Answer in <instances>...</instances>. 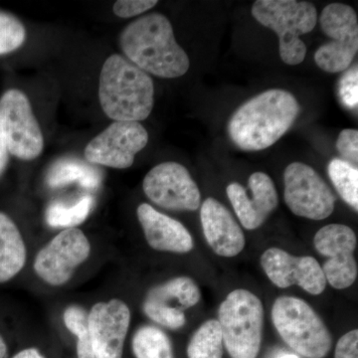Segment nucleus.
<instances>
[{
  "label": "nucleus",
  "mask_w": 358,
  "mask_h": 358,
  "mask_svg": "<svg viewBox=\"0 0 358 358\" xmlns=\"http://www.w3.org/2000/svg\"><path fill=\"white\" fill-rule=\"evenodd\" d=\"M9 152L7 150L6 141L2 136L1 129H0V176L6 171L7 164H8Z\"/></svg>",
  "instance_id": "473e14b6"
},
{
  "label": "nucleus",
  "mask_w": 358,
  "mask_h": 358,
  "mask_svg": "<svg viewBox=\"0 0 358 358\" xmlns=\"http://www.w3.org/2000/svg\"><path fill=\"white\" fill-rule=\"evenodd\" d=\"M143 310L148 319L166 329L176 331L185 326L186 317L182 310L169 308L157 301L150 300L143 301Z\"/></svg>",
  "instance_id": "cd10ccee"
},
{
  "label": "nucleus",
  "mask_w": 358,
  "mask_h": 358,
  "mask_svg": "<svg viewBox=\"0 0 358 358\" xmlns=\"http://www.w3.org/2000/svg\"><path fill=\"white\" fill-rule=\"evenodd\" d=\"M277 358H300L298 355H294V353H282V355H279Z\"/></svg>",
  "instance_id": "c9c22d12"
},
{
  "label": "nucleus",
  "mask_w": 358,
  "mask_h": 358,
  "mask_svg": "<svg viewBox=\"0 0 358 358\" xmlns=\"http://www.w3.org/2000/svg\"><path fill=\"white\" fill-rule=\"evenodd\" d=\"M136 216L150 248L176 254L189 253L194 248V241L187 228L152 205L141 203L136 209Z\"/></svg>",
  "instance_id": "a211bd4d"
},
{
  "label": "nucleus",
  "mask_w": 358,
  "mask_h": 358,
  "mask_svg": "<svg viewBox=\"0 0 358 358\" xmlns=\"http://www.w3.org/2000/svg\"><path fill=\"white\" fill-rule=\"evenodd\" d=\"M131 320L129 306L120 299L99 301L91 308L89 331L96 358H122Z\"/></svg>",
  "instance_id": "2eb2a0df"
},
{
  "label": "nucleus",
  "mask_w": 358,
  "mask_h": 358,
  "mask_svg": "<svg viewBox=\"0 0 358 358\" xmlns=\"http://www.w3.org/2000/svg\"><path fill=\"white\" fill-rule=\"evenodd\" d=\"M99 99L103 113L114 122L145 121L154 109V81L128 59L114 54L101 71Z\"/></svg>",
  "instance_id": "7ed1b4c3"
},
{
  "label": "nucleus",
  "mask_w": 358,
  "mask_h": 358,
  "mask_svg": "<svg viewBox=\"0 0 358 358\" xmlns=\"http://www.w3.org/2000/svg\"><path fill=\"white\" fill-rule=\"evenodd\" d=\"M200 220L205 239L214 253L232 258L243 251L246 245L243 230L231 212L218 200L212 197L204 200Z\"/></svg>",
  "instance_id": "f3484780"
},
{
  "label": "nucleus",
  "mask_w": 358,
  "mask_h": 358,
  "mask_svg": "<svg viewBox=\"0 0 358 358\" xmlns=\"http://www.w3.org/2000/svg\"><path fill=\"white\" fill-rule=\"evenodd\" d=\"M320 23L322 32L331 40L315 52V64L327 73L348 70L358 51L357 13L346 4H329L320 14Z\"/></svg>",
  "instance_id": "0eeeda50"
},
{
  "label": "nucleus",
  "mask_w": 358,
  "mask_h": 358,
  "mask_svg": "<svg viewBox=\"0 0 358 358\" xmlns=\"http://www.w3.org/2000/svg\"><path fill=\"white\" fill-rule=\"evenodd\" d=\"M300 110L291 92L268 90L238 108L228 124V134L245 152L266 150L292 128Z\"/></svg>",
  "instance_id": "f257e3e1"
},
{
  "label": "nucleus",
  "mask_w": 358,
  "mask_h": 358,
  "mask_svg": "<svg viewBox=\"0 0 358 358\" xmlns=\"http://www.w3.org/2000/svg\"><path fill=\"white\" fill-rule=\"evenodd\" d=\"M334 358H358V331L352 329L338 339Z\"/></svg>",
  "instance_id": "2f4dec72"
},
{
  "label": "nucleus",
  "mask_w": 358,
  "mask_h": 358,
  "mask_svg": "<svg viewBox=\"0 0 358 358\" xmlns=\"http://www.w3.org/2000/svg\"><path fill=\"white\" fill-rule=\"evenodd\" d=\"M339 98L348 109H355L358 103L357 65L346 71L339 80Z\"/></svg>",
  "instance_id": "c85d7f7f"
},
{
  "label": "nucleus",
  "mask_w": 358,
  "mask_h": 358,
  "mask_svg": "<svg viewBox=\"0 0 358 358\" xmlns=\"http://www.w3.org/2000/svg\"><path fill=\"white\" fill-rule=\"evenodd\" d=\"M329 178L343 201L358 211V169L341 159H334L327 167Z\"/></svg>",
  "instance_id": "393cba45"
},
{
  "label": "nucleus",
  "mask_w": 358,
  "mask_h": 358,
  "mask_svg": "<svg viewBox=\"0 0 358 358\" xmlns=\"http://www.w3.org/2000/svg\"><path fill=\"white\" fill-rule=\"evenodd\" d=\"M284 199L294 215L324 220L333 214L336 196L312 166L303 162L289 164L284 173Z\"/></svg>",
  "instance_id": "9d476101"
},
{
  "label": "nucleus",
  "mask_w": 358,
  "mask_h": 358,
  "mask_svg": "<svg viewBox=\"0 0 358 358\" xmlns=\"http://www.w3.org/2000/svg\"><path fill=\"white\" fill-rule=\"evenodd\" d=\"M13 358H45V357L37 348H30L16 353Z\"/></svg>",
  "instance_id": "72a5a7b5"
},
{
  "label": "nucleus",
  "mask_w": 358,
  "mask_h": 358,
  "mask_svg": "<svg viewBox=\"0 0 358 358\" xmlns=\"http://www.w3.org/2000/svg\"><path fill=\"white\" fill-rule=\"evenodd\" d=\"M218 322L231 358H257L262 343L264 307L255 294L234 289L222 301Z\"/></svg>",
  "instance_id": "423d86ee"
},
{
  "label": "nucleus",
  "mask_w": 358,
  "mask_h": 358,
  "mask_svg": "<svg viewBox=\"0 0 358 358\" xmlns=\"http://www.w3.org/2000/svg\"><path fill=\"white\" fill-rule=\"evenodd\" d=\"M93 205V197L90 195L82 197L71 206L55 202L49 205L45 218L47 224L53 228H77L88 218Z\"/></svg>",
  "instance_id": "b1692460"
},
{
  "label": "nucleus",
  "mask_w": 358,
  "mask_h": 358,
  "mask_svg": "<svg viewBox=\"0 0 358 358\" xmlns=\"http://www.w3.org/2000/svg\"><path fill=\"white\" fill-rule=\"evenodd\" d=\"M313 246L329 260L322 266L327 284L345 289L357 281L358 267L355 258L357 246L355 231L343 224H329L317 231Z\"/></svg>",
  "instance_id": "ddd939ff"
},
{
  "label": "nucleus",
  "mask_w": 358,
  "mask_h": 358,
  "mask_svg": "<svg viewBox=\"0 0 358 358\" xmlns=\"http://www.w3.org/2000/svg\"><path fill=\"white\" fill-rule=\"evenodd\" d=\"M120 44L129 62L147 74L173 79L189 69V58L164 14L150 13L129 23L121 33Z\"/></svg>",
  "instance_id": "f03ea898"
},
{
  "label": "nucleus",
  "mask_w": 358,
  "mask_h": 358,
  "mask_svg": "<svg viewBox=\"0 0 358 358\" xmlns=\"http://www.w3.org/2000/svg\"><path fill=\"white\" fill-rule=\"evenodd\" d=\"M157 0H119L115 1L113 10L117 17L131 18L154 8Z\"/></svg>",
  "instance_id": "7c9ffc66"
},
{
  "label": "nucleus",
  "mask_w": 358,
  "mask_h": 358,
  "mask_svg": "<svg viewBox=\"0 0 358 358\" xmlns=\"http://www.w3.org/2000/svg\"><path fill=\"white\" fill-rule=\"evenodd\" d=\"M148 143V131L140 122H114L90 141L84 155L91 164L129 169Z\"/></svg>",
  "instance_id": "f8f14e48"
},
{
  "label": "nucleus",
  "mask_w": 358,
  "mask_h": 358,
  "mask_svg": "<svg viewBox=\"0 0 358 358\" xmlns=\"http://www.w3.org/2000/svg\"><path fill=\"white\" fill-rule=\"evenodd\" d=\"M336 148L339 154L348 164L357 167L358 164V131L357 129H346L339 134L336 141Z\"/></svg>",
  "instance_id": "c756f323"
},
{
  "label": "nucleus",
  "mask_w": 358,
  "mask_h": 358,
  "mask_svg": "<svg viewBox=\"0 0 358 358\" xmlns=\"http://www.w3.org/2000/svg\"><path fill=\"white\" fill-rule=\"evenodd\" d=\"M46 179L52 188L77 182L88 189H96L102 183L103 176L100 169L83 160L63 159L51 166Z\"/></svg>",
  "instance_id": "412c9836"
},
{
  "label": "nucleus",
  "mask_w": 358,
  "mask_h": 358,
  "mask_svg": "<svg viewBox=\"0 0 358 358\" xmlns=\"http://www.w3.org/2000/svg\"><path fill=\"white\" fill-rule=\"evenodd\" d=\"M26 40L24 25L13 14L0 10V56L17 50Z\"/></svg>",
  "instance_id": "bb28decb"
},
{
  "label": "nucleus",
  "mask_w": 358,
  "mask_h": 358,
  "mask_svg": "<svg viewBox=\"0 0 358 358\" xmlns=\"http://www.w3.org/2000/svg\"><path fill=\"white\" fill-rule=\"evenodd\" d=\"M268 280L280 289L298 286L307 293L319 296L327 288L322 266L310 256H294L285 250H266L260 259Z\"/></svg>",
  "instance_id": "4468645a"
},
{
  "label": "nucleus",
  "mask_w": 358,
  "mask_h": 358,
  "mask_svg": "<svg viewBox=\"0 0 358 358\" xmlns=\"http://www.w3.org/2000/svg\"><path fill=\"white\" fill-rule=\"evenodd\" d=\"M92 247L79 228L63 229L40 249L33 268L40 280L52 287L64 286L75 271L88 260Z\"/></svg>",
  "instance_id": "1a4fd4ad"
},
{
  "label": "nucleus",
  "mask_w": 358,
  "mask_h": 358,
  "mask_svg": "<svg viewBox=\"0 0 358 358\" xmlns=\"http://www.w3.org/2000/svg\"><path fill=\"white\" fill-rule=\"evenodd\" d=\"M223 339L217 320L203 322L187 345L188 358H222Z\"/></svg>",
  "instance_id": "5701e85b"
},
{
  "label": "nucleus",
  "mask_w": 358,
  "mask_h": 358,
  "mask_svg": "<svg viewBox=\"0 0 358 358\" xmlns=\"http://www.w3.org/2000/svg\"><path fill=\"white\" fill-rule=\"evenodd\" d=\"M27 248L20 228L0 212V284L13 280L24 268Z\"/></svg>",
  "instance_id": "6ab92c4d"
},
{
  "label": "nucleus",
  "mask_w": 358,
  "mask_h": 358,
  "mask_svg": "<svg viewBox=\"0 0 358 358\" xmlns=\"http://www.w3.org/2000/svg\"><path fill=\"white\" fill-rule=\"evenodd\" d=\"M252 15L279 36L282 62L294 66L305 60L307 46L300 36L313 31L317 25V13L313 3L296 0H258L252 6Z\"/></svg>",
  "instance_id": "20e7f679"
},
{
  "label": "nucleus",
  "mask_w": 358,
  "mask_h": 358,
  "mask_svg": "<svg viewBox=\"0 0 358 358\" xmlns=\"http://www.w3.org/2000/svg\"><path fill=\"white\" fill-rule=\"evenodd\" d=\"M131 348L136 358H173L171 338L155 326L141 327L134 334Z\"/></svg>",
  "instance_id": "4be33fe9"
},
{
  "label": "nucleus",
  "mask_w": 358,
  "mask_h": 358,
  "mask_svg": "<svg viewBox=\"0 0 358 358\" xmlns=\"http://www.w3.org/2000/svg\"><path fill=\"white\" fill-rule=\"evenodd\" d=\"M143 189L148 199L167 210L195 211L201 193L189 171L178 162H162L148 171Z\"/></svg>",
  "instance_id": "9b49d317"
},
{
  "label": "nucleus",
  "mask_w": 358,
  "mask_h": 358,
  "mask_svg": "<svg viewBox=\"0 0 358 358\" xmlns=\"http://www.w3.org/2000/svg\"><path fill=\"white\" fill-rule=\"evenodd\" d=\"M248 188L250 193L240 183L232 182L226 193L243 227L255 230L275 210L279 197L272 178L261 171L250 176Z\"/></svg>",
  "instance_id": "dca6fc26"
},
{
  "label": "nucleus",
  "mask_w": 358,
  "mask_h": 358,
  "mask_svg": "<svg viewBox=\"0 0 358 358\" xmlns=\"http://www.w3.org/2000/svg\"><path fill=\"white\" fill-rule=\"evenodd\" d=\"M145 300L157 301L166 307L185 312L201 300L197 282L189 277H176L150 289Z\"/></svg>",
  "instance_id": "aec40b11"
},
{
  "label": "nucleus",
  "mask_w": 358,
  "mask_h": 358,
  "mask_svg": "<svg viewBox=\"0 0 358 358\" xmlns=\"http://www.w3.org/2000/svg\"><path fill=\"white\" fill-rule=\"evenodd\" d=\"M272 320L282 341L301 357L324 358L331 350L333 338L324 320L300 298H278Z\"/></svg>",
  "instance_id": "39448f33"
},
{
  "label": "nucleus",
  "mask_w": 358,
  "mask_h": 358,
  "mask_svg": "<svg viewBox=\"0 0 358 358\" xmlns=\"http://www.w3.org/2000/svg\"><path fill=\"white\" fill-rule=\"evenodd\" d=\"M0 129L9 155L32 160L43 152L41 129L29 99L20 90H8L0 98Z\"/></svg>",
  "instance_id": "6e6552de"
},
{
  "label": "nucleus",
  "mask_w": 358,
  "mask_h": 358,
  "mask_svg": "<svg viewBox=\"0 0 358 358\" xmlns=\"http://www.w3.org/2000/svg\"><path fill=\"white\" fill-rule=\"evenodd\" d=\"M7 352H8V348H7L6 341L0 334V358H6Z\"/></svg>",
  "instance_id": "f704fd0d"
},
{
  "label": "nucleus",
  "mask_w": 358,
  "mask_h": 358,
  "mask_svg": "<svg viewBox=\"0 0 358 358\" xmlns=\"http://www.w3.org/2000/svg\"><path fill=\"white\" fill-rule=\"evenodd\" d=\"M63 322L66 329L77 338V357L96 358L90 336L88 313L85 308L70 306L63 313Z\"/></svg>",
  "instance_id": "a878e982"
}]
</instances>
